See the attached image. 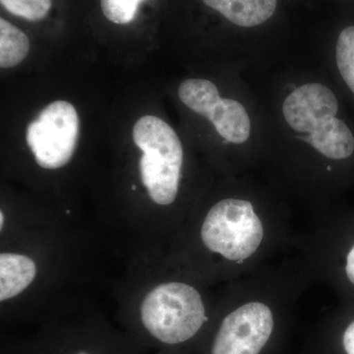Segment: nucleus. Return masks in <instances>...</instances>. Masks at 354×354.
Masks as SVG:
<instances>
[{"mask_svg": "<svg viewBox=\"0 0 354 354\" xmlns=\"http://www.w3.org/2000/svg\"><path fill=\"white\" fill-rule=\"evenodd\" d=\"M342 344L346 354H354V321L344 330Z\"/></svg>", "mask_w": 354, "mask_h": 354, "instance_id": "obj_15", "label": "nucleus"}, {"mask_svg": "<svg viewBox=\"0 0 354 354\" xmlns=\"http://www.w3.org/2000/svg\"><path fill=\"white\" fill-rule=\"evenodd\" d=\"M127 333L95 319L48 321L36 337L11 354H144Z\"/></svg>", "mask_w": 354, "mask_h": 354, "instance_id": "obj_4", "label": "nucleus"}, {"mask_svg": "<svg viewBox=\"0 0 354 354\" xmlns=\"http://www.w3.org/2000/svg\"><path fill=\"white\" fill-rule=\"evenodd\" d=\"M78 136V113L66 101L48 104L26 131V141L35 162L46 171H57L69 164Z\"/></svg>", "mask_w": 354, "mask_h": 354, "instance_id": "obj_6", "label": "nucleus"}, {"mask_svg": "<svg viewBox=\"0 0 354 354\" xmlns=\"http://www.w3.org/2000/svg\"><path fill=\"white\" fill-rule=\"evenodd\" d=\"M143 0H101L104 15L115 24L127 25L136 17Z\"/></svg>", "mask_w": 354, "mask_h": 354, "instance_id": "obj_14", "label": "nucleus"}, {"mask_svg": "<svg viewBox=\"0 0 354 354\" xmlns=\"http://www.w3.org/2000/svg\"><path fill=\"white\" fill-rule=\"evenodd\" d=\"M132 138L142 152L138 174L153 206L169 207L178 196L184 162L183 143L171 125L145 115L134 125Z\"/></svg>", "mask_w": 354, "mask_h": 354, "instance_id": "obj_3", "label": "nucleus"}, {"mask_svg": "<svg viewBox=\"0 0 354 354\" xmlns=\"http://www.w3.org/2000/svg\"><path fill=\"white\" fill-rule=\"evenodd\" d=\"M346 272L349 281L354 285V245L346 256Z\"/></svg>", "mask_w": 354, "mask_h": 354, "instance_id": "obj_16", "label": "nucleus"}, {"mask_svg": "<svg viewBox=\"0 0 354 354\" xmlns=\"http://www.w3.org/2000/svg\"><path fill=\"white\" fill-rule=\"evenodd\" d=\"M178 97L191 111L211 121L227 143L241 145L250 138L252 125L245 106L236 100L221 97L211 81L186 79L179 85Z\"/></svg>", "mask_w": 354, "mask_h": 354, "instance_id": "obj_7", "label": "nucleus"}, {"mask_svg": "<svg viewBox=\"0 0 354 354\" xmlns=\"http://www.w3.org/2000/svg\"><path fill=\"white\" fill-rule=\"evenodd\" d=\"M208 321L200 291L179 281H144L124 316V326L144 348H169L190 342Z\"/></svg>", "mask_w": 354, "mask_h": 354, "instance_id": "obj_1", "label": "nucleus"}, {"mask_svg": "<svg viewBox=\"0 0 354 354\" xmlns=\"http://www.w3.org/2000/svg\"><path fill=\"white\" fill-rule=\"evenodd\" d=\"M30 50L25 32L1 18L0 19V67L11 68L22 62Z\"/></svg>", "mask_w": 354, "mask_h": 354, "instance_id": "obj_11", "label": "nucleus"}, {"mask_svg": "<svg viewBox=\"0 0 354 354\" xmlns=\"http://www.w3.org/2000/svg\"><path fill=\"white\" fill-rule=\"evenodd\" d=\"M230 23L241 28H253L271 19L278 0H202Z\"/></svg>", "mask_w": 354, "mask_h": 354, "instance_id": "obj_10", "label": "nucleus"}, {"mask_svg": "<svg viewBox=\"0 0 354 354\" xmlns=\"http://www.w3.org/2000/svg\"><path fill=\"white\" fill-rule=\"evenodd\" d=\"M274 329L270 307L249 302L221 321L212 342L209 354H259Z\"/></svg>", "mask_w": 354, "mask_h": 354, "instance_id": "obj_8", "label": "nucleus"}, {"mask_svg": "<svg viewBox=\"0 0 354 354\" xmlns=\"http://www.w3.org/2000/svg\"><path fill=\"white\" fill-rule=\"evenodd\" d=\"M200 237L211 252L241 262L259 248L264 227L250 202L225 198L216 203L205 216Z\"/></svg>", "mask_w": 354, "mask_h": 354, "instance_id": "obj_5", "label": "nucleus"}, {"mask_svg": "<svg viewBox=\"0 0 354 354\" xmlns=\"http://www.w3.org/2000/svg\"><path fill=\"white\" fill-rule=\"evenodd\" d=\"M335 64L342 80L354 95V25L344 28L337 37Z\"/></svg>", "mask_w": 354, "mask_h": 354, "instance_id": "obj_12", "label": "nucleus"}, {"mask_svg": "<svg viewBox=\"0 0 354 354\" xmlns=\"http://www.w3.org/2000/svg\"><path fill=\"white\" fill-rule=\"evenodd\" d=\"M339 109L332 88L318 82L295 88L281 106L283 120L297 138L334 160H346L354 153L353 130L337 118Z\"/></svg>", "mask_w": 354, "mask_h": 354, "instance_id": "obj_2", "label": "nucleus"}, {"mask_svg": "<svg viewBox=\"0 0 354 354\" xmlns=\"http://www.w3.org/2000/svg\"><path fill=\"white\" fill-rule=\"evenodd\" d=\"M0 252V302L2 309L36 291L44 276V260L28 244H6Z\"/></svg>", "mask_w": 354, "mask_h": 354, "instance_id": "obj_9", "label": "nucleus"}, {"mask_svg": "<svg viewBox=\"0 0 354 354\" xmlns=\"http://www.w3.org/2000/svg\"><path fill=\"white\" fill-rule=\"evenodd\" d=\"M8 12L30 21L44 19L51 8V0H0Z\"/></svg>", "mask_w": 354, "mask_h": 354, "instance_id": "obj_13", "label": "nucleus"}]
</instances>
